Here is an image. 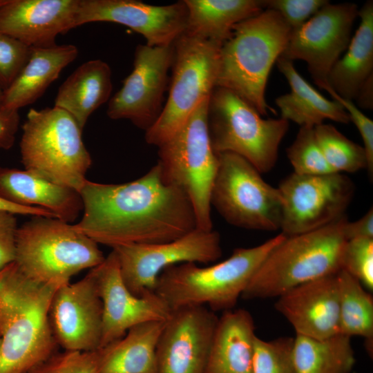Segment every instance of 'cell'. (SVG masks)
<instances>
[{"label": "cell", "mask_w": 373, "mask_h": 373, "mask_svg": "<svg viewBox=\"0 0 373 373\" xmlns=\"http://www.w3.org/2000/svg\"><path fill=\"white\" fill-rule=\"evenodd\" d=\"M79 193L83 216L74 228L112 249L166 242L196 228L189 200L164 180L157 162L144 175L126 183L86 180Z\"/></svg>", "instance_id": "6da1fadb"}, {"label": "cell", "mask_w": 373, "mask_h": 373, "mask_svg": "<svg viewBox=\"0 0 373 373\" xmlns=\"http://www.w3.org/2000/svg\"><path fill=\"white\" fill-rule=\"evenodd\" d=\"M57 289L29 278L15 262L0 270V373H27L54 354L48 311Z\"/></svg>", "instance_id": "7a4b0ae2"}, {"label": "cell", "mask_w": 373, "mask_h": 373, "mask_svg": "<svg viewBox=\"0 0 373 373\" xmlns=\"http://www.w3.org/2000/svg\"><path fill=\"white\" fill-rule=\"evenodd\" d=\"M291 29L274 10L236 24L220 50L216 87L231 90L260 115L275 112L265 99L268 77L284 51Z\"/></svg>", "instance_id": "3957f363"}, {"label": "cell", "mask_w": 373, "mask_h": 373, "mask_svg": "<svg viewBox=\"0 0 373 373\" xmlns=\"http://www.w3.org/2000/svg\"><path fill=\"white\" fill-rule=\"evenodd\" d=\"M286 237L281 233L258 246L236 248L226 260L208 267L193 262L169 267L160 274L154 292L171 310L187 306L233 309L265 259Z\"/></svg>", "instance_id": "277c9868"}, {"label": "cell", "mask_w": 373, "mask_h": 373, "mask_svg": "<svg viewBox=\"0 0 373 373\" xmlns=\"http://www.w3.org/2000/svg\"><path fill=\"white\" fill-rule=\"evenodd\" d=\"M347 220L343 216L320 229L286 237L265 259L241 298H278L300 285L338 273Z\"/></svg>", "instance_id": "5b68a950"}, {"label": "cell", "mask_w": 373, "mask_h": 373, "mask_svg": "<svg viewBox=\"0 0 373 373\" xmlns=\"http://www.w3.org/2000/svg\"><path fill=\"white\" fill-rule=\"evenodd\" d=\"M105 258L97 242L58 218L34 216L18 227L14 262L37 283L58 288Z\"/></svg>", "instance_id": "8992f818"}, {"label": "cell", "mask_w": 373, "mask_h": 373, "mask_svg": "<svg viewBox=\"0 0 373 373\" xmlns=\"http://www.w3.org/2000/svg\"><path fill=\"white\" fill-rule=\"evenodd\" d=\"M22 131L20 153L26 170L79 192L92 159L75 119L55 106L31 108Z\"/></svg>", "instance_id": "52a82bcc"}, {"label": "cell", "mask_w": 373, "mask_h": 373, "mask_svg": "<svg viewBox=\"0 0 373 373\" xmlns=\"http://www.w3.org/2000/svg\"><path fill=\"white\" fill-rule=\"evenodd\" d=\"M209 97L158 146L157 160L164 180L186 195L194 211L196 227L204 230L213 229L211 193L219 164L207 126Z\"/></svg>", "instance_id": "ba28073f"}, {"label": "cell", "mask_w": 373, "mask_h": 373, "mask_svg": "<svg viewBox=\"0 0 373 373\" xmlns=\"http://www.w3.org/2000/svg\"><path fill=\"white\" fill-rule=\"evenodd\" d=\"M207 126L216 153L237 154L263 173L276 163L289 122L281 117L264 119L231 90L216 87L209 100Z\"/></svg>", "instance_id": "9c48e42d"}, {"label": "cell", "mask_w": 373, "mask_h": 373, "mask_svg": "<svg viewBox=\"0 0 373 373\" xmlns=\"http://www.w3.org/2000/svg\"><path fill=\"white\" fill-rule=\"evenodd\" d=\"M221 44L184 32L174 43L169 95L154 124L145 131L149 144L171 137L216 87Z\"/></svg>", "instance_id": "30bf717a"}, {"label": "cell", "mask_w": 373, "mask_h": 373, "mask_svg": "<svg viewBox=\"0 0 373 373\" xmlns=\"http://www.w3.org/2000/svg\"><path fill=\"white\" fill-rule=\"evenodd\" d=\"M218 155L211 205L230 224L250 230L280 229L282 198L247 160L233 153Z\"/></svg>", "instance_id": "8fae6325"}, {"label": "cell", "mask_w": 373, "mask_h": 373, "mask_svg": "<svg viewBox=\"0 0 373 373\" xmlns=\"http://www.w3.org/2000/svg\"><path fill=\"white\" fill-rule=\"evenodd\" d=\"M278 189L282 198L280 229L289 237L320 229L345 216L354 185L341 173L316 175L293 173Z\"/></svg>", "instance_id": "7c38bea8"}, {"label": "cell", "mask_w": 373, "mask_h": 373, "mask_svg": "<svg viewBox=\"0 0 373 373\" xmlns=\"http://www.w3.org/2000/svg\"><path fill=\"white\" fill-rule=\"evenodd\" d=\"M113 250L125 285L137 296L154 291L157 280L166 268L184 262H213L222 254L218 232L197 227L171 241L125 245Z\"/></svg>", "instance_id": "4fadbf2b"}, {"label": "cell", "mask_w": 373, "mask_h": 373, "mask_svg": "<svg viewBox=\"0 0 373 373\" xmlns=\"http://www.w3.org/2000/svg\"><path fill=\"white\" fill-rule=\"evenodd\" d=\"M358 10L354 3L329 2L291 31L280 57L305 61L314 83L327 90L329 74L350 44Z\"/></svg>", "instance_id": "5bb4252c"}, {"label": "cell", "mask_w": 373, "mask_h": 373, "mask_svg": "<svg viewBox=\"0 0 373 373\" xmlns=\"http://www.w3.org/2000/svg\"><path fill=\"white\" fill-rule=\"evenodd\" d=\"M173 54V44L165 46L137 45L133 70L108 101V117L128 119L140 129H149L163 109Z\"/></svg>", "instance_id": "9a60e30c"}, {"label": "cell", "mask_w": 373, "mask_h": 373, "mask_svg": "<svg viewBox=\"0 0 373 373\" xmlns=\"http://www.w3.org/2000/svg\"><path fill=\"white\" fill-rule=\"evenodd\" d=\"M102 303L95 269L81 280L58 287L49 306L50 327L65 351L93 352L100 348Z\"/></svg>", "instance_id": "2e32d148"}, {"label": "cell", "mask_w": 373, "mask_h": 373, "mask_svg": "<svg viewBox=\"0 0 373 373\" xmlns=\"http://www.w3.org/2000/svg\"><path fill=\"white\" fill-rule=\"evenodd\" d=\"M94 269L103 309L100 348L122 338L135 325L166 321L171 316L172 310L154 291L137 296L128 289L113 250Z\"/></svg>", "instance_id": "e0dca14e"}, {"label": "cell", "mask_w": 373, "mask_h": 373, "mask_svg": "<svg viewBox=\"0 0 373 373\" xmlns=\"http://www.w3.org/2000/svg\"><path fill=\"white\" fill-rule=\"evenodd\" d=\"M218 321L205 306L172 310L157 345V373H204Z\"/></svg>", "instance_id": "ac0fdd59"}, {"label": "cell", "mask_w": 373, "mask_h": 373, "mask_svg": "<svg viewBox=\"0 0 373 373\" xmlns=\"http://www.w3.org/2000/svg\"><path fill=\"white\" fill-rule=\"evenodd\" d=\"M113 22L142 35L146 45H172L186 30L187 9L183 1L155 6L138 0H80L77 26Z\"/></svg>", "instance_id": "d6986e66"}, {"label": "cell", "mask_w": 373, "mask_h": 373, "mask_svg": "<svg viewBox=\"0 0 373 373\" xmlns=\"http://www.w3.org/2000/svg\"><path fill=\"white\" fill-rule=\"evenodd\" d=\"M80 0H7L0 6V32L30 48L56 45L77 27Z\"/></svg>", "instance_id": "ffe728a7"}, {"label": "cell", "mask_w": 373, "mask_h": 373, "mask_svg": "<svg viewBox=\"0 0 373 373\" xmlns=\"http://www.w3.org/2000/svg\"><path fill=\"white\" fill-rule=\"evenodd\" d=\"M336 274L300 285L277 298L276 310L291 325L296 334L325 338L339 334Z\"/></svg>", "instance_id": "44dd1931"}, {"label": "cell", "mask_w": 373, "mask_h": 373, "mask_svg": "<svg viewBox=\"0 0 373 373\" xmlns=\"http://www.w3.org/2000/svg\"><path fill=\"white\" fill-rule=\"evenodd\" d=\"M0 198L19 206L46 209L68 223L73 222L84 208L79 192L26 169L0 167Z\"/></svg>", "instance_id": "7402d4cb"}, {"label": "cell", "mask_w": 373, "mask_h": 373, "mask_svg": "<svg viewBox=\"0 0 373 373\" xmlns=\"http://www.w3.org/2000/svg\"><path fill=\"white\" fill-rule=\"evenodd\" d=\"M78 55L72 44L30 48L28 61L9 87L3 90L0 108L19 111L34 103Z\"/></svg>", "instance_id": "603a6c76"}, {"label": "cell", "mask_w": 373, "mask_h": 373, "mask_svg": "<svg viewBox=\"0 0 373 373\" xmlns=\"http://www.w3.org/2000/svg\"><path fill=\"white\" fill-rule=\"evenodd\" d=\"M256 336L254 318L247 310L224 312L218 317L204 373H252Z\"/></svg>", "instance_id": "cb8c5ba5"}, {"label": "cell", "mask_w": 373, "mask_h": 373, "mask_svg": "<svg viewBox=\"0 0 373 373\" xmlns=\"http://www.w3.org/2000/svg\"><path fill=\"white\" fill-rule=\"evenodd\" d=\"M280 72L287 80L290 92L276 99L281 118L300 126H312L325 119L348 124V113L337 101L329 100L313 88L296 70L293 61L279 57L276 61Z\"/></svg>", "instance_id": "d4e9b609"}, {"label": "cell", "mask_w": 373, "mask_h": 373, "mask_svg": "<svg viewBox=\"0 0 373 373\" xmlns=\"http://www.w3.org/2000/svg\"><path fill=\"white\" fill-rule=\"evenodd\" d=\"M112 88L109 65L101 59L89 60L61 84L54 106L69 113L83 130L93 113L109 101Z\"/></svg>", "instance_id": "484cf974"}, {"label": "cell", "mask_w": 373, "mask_h": 373, "mask_svg": "<svg viewBox=\"0 0 373 373\" xmlns=\"http://www.w3.org/2000/svg\"><path fill=\"white\" fill-rule=\"evenodd\" d=\"M358 17L360 24L345 53L335 63L328 77L327 90L352 101L355 99L362 84L373 75L372 0L359 8Z\"/></svg>", "instance_id": "4316f807"}, {"label": "cell", "mask_w": 373, "mask_h": 373, "mask_svg": "<svg viewBox=\"0 0 373 373\" xmlns=\"http://www.w3.org/2000/svg\"><path fill=\"white\" fill-rule=\"evenodd\" d=\"M166 321L130 328L121 338L99 349L101 373H157V345Z\"/></svg>", "instance_id": "83f0119b"}, {"label": "cell", "mask_w": 373, "mask_h": 373, "mask_svg": "<svg viewBox=\"0 0 373 373\" xmlns=\"http://www.w3.org/2000/svg\"><path fill=\"white\" fill-rule=\"evenodd\" d=\"M187 9L185 32L222 44L233 27L265 9V0H184Z\"/></svg>", "instance_id": "f1b7e54d"}, {"label": "cell", "mask_w": 373, "mask_h": 373, "mask_svg": "<svg viewBox=\"0 0 373 373\" xmlns=\"http://www.w3.org/2000/svg\"><path fill=\"white\" fill-rule=\"evenodd\" d=\"M293 356L296 373H350L356 363L351 337L340 333L325 338L296 334Z\"/></svg>", "instance_id": "f546056e"}, {"label": "cell", "mask_w": 373, "mask_h": 373, "mask_svg": "<svg viewBox=\"0 0 373 373\" xmlns=\"http://www.w3.org/2000/svg\"><path fill=\"white\" fill-rule=\"evenodd\" d=\"M339 294V333L365 339L369 355L373 352V298L365 287L346 271L337 274Z\"/></svg>", "instance_id": "4dcf8cb0"}, {"label": "cell", "mask_w": 373, "mask_h": 373, "mask_svg": "<svg viewBox=\"0 0 373 373\" xmlns=\"http://www.w3.org/2000/svg\"><path fill=\"white\" fill-rule=\"evenodd\" d=\"M319 147L330 168L335 173H354L367 169L365 149L350 140L331 124L314 127Z\"/></svg>", "instance_id": "1f68e13d"}, {"label": "cell", "mask_w": 373, "mask_h": 373, "mask_svg": "<svg viewBox=\"0 0 373 373\" xmlns=\"http://www.w3.org/2000/svg\"><path fill=\"white\" fill-rule=\"evenodd\" d=\"M293 348L294 337L282 336L265 341L256 336L252 373H296Z\"/></svg>", "instance_id": "d6a6232c"}, {"label": "cell", "mask_w": 373, "mask_h": 373, "mask_svg": "<svg viewBox=\"0 0 373 373\" xmlns=\"http://www.w3.org/2000/svg\"><path fill=\"white\" fill-rule=\"evenodd\" d=\"M286 152L294 173L296 174L316 175L335 173L319 147L314 127L300 126L296 139Z\"/></svg>", "instance_id": "836d02e7"}, {"label": "cell", "mask_w": 373, "mask_h": 373, "mask_svg": "<svg viewBox=\"0 0 373 373\" xmlns=\"http://www.w3.org/2000/svg\"><path fill=\"white\" fill-rule=\"evenodd\" d=\"M341 269L356 279L368 291L373 290V238L347 240Z\"/></svg>", "instance_id": "e575fe53"}, {"label": "cell", "mask_w": 373, "mask_h": 373, "mask_svg": "<svg viewBox=\"0 0 373 373\" xmlns=\"http://www.w3.org/2000/svg\"><path fill=\"white\" fill-rule=\"evenodd\" d=\"M27 373H101L99 349L53 354Z\"/></svg>", "instance_id": "d590c367"}, {"label": "cell", "mask_w": 373, "mask_h": 373, "mask_svg": "<svg viewBox=\"0 0 373 373\" xmlns=\"http://www.w3.org/2000/svg\"><path fill=\"white\" fill-rule=\"evenodd\" d=\"M30 48L0 32V88L5 90L28 60Z\"/></svg>", "instance_id": "8d00e7d4"}, {"label": "cell", "mask_w": 373, "mask_h": 373, "mask_svg": "<svg viewBox=\"0 0 373 373\" xmlns=\"http://www.w3.org/2000/svg\"><path fill=\"white\" fill-rule=\"evenodd\" d=\"M265 9L278 12L291 30L300 28L321 8L327 0H265Z\"/></svg>", "instance_id": "74e56055"}, {"label": "cell", "mask_w": 373, "mask_h": 373, "mask_svg": "<svg viewBox=\"0 0 373 373\" xmlns=\"http://www.w3.org/2000/svg\"><path fill=\"white\" fill-rule=\"evenodd\" d=\"M327 92L332 99L338 102L348 113L350 122L352 121L359 131L363 142L369 175L373 173V121L367 117L359 108L354 104L353 101L344 99L338 96L333 90L329 89Z\"/></svg>", "instance_id": "f35d334b"}, {"label": "cell", "mask_w": 373, "mask_h": 373, "mask_svg": "<svg viewBox=\"0 0 373 373\" xmlns=\"http://www.w3.org/2000/svg\"><path fill=\"white\" fill-rule=\"evenodd\" d=\"M17 229L15 215L0 211V270L15 261Z\"/></svg>", "instance_id": "ab89813d"}, {"label": "cell", "mask_w": 373, "mask_h": 373, "mask_svg": "<svg viewBox=\"0 0 373 373\" xmlns=\"http://www.w3.org/2000/svg\"><path fill=\"white\" fill-rule=\"evenodd\" d=\"M19 121L18 111L0 108V149L8 150L13 146Z\"/></svg>", "instance_id": "60d3db41"}, {"label": "cell", "mask_w": 373, "mask_h": 373, "mask_svg": "<svg viewBox=\"0 0 373 373\" xmlns=\"http://www.w3.org/2000/svg\"><path fill=\"white\" fill-rule=\"evenodd\" d=\"M347 240L355 238H373V209L354 222L347 220L344 229Z\"/></svg>", "instance_id": "b9f144b4"}, {"label": "cell", "mask_w": 373, "mask_h": 373, "mask_svg": "<svg viewBox=\"0 0 373 373\" xmlns=\"http://www.w3.org/2000/svg\"><path fill=\"white\" fill-rule=\"evenodd\" d=\"M0 211L10 212L15 215H30L55 218L50 211L36 207H22L12 204L0 198Z\"/></svg>", "instance_id": "7bdbcfd3"}, {"label": "cell", "mask_w": 373, "mask_h": 373, "mask_svg": "<svg viewBox=\"0 0 373 373\" xmlns=\"http://www.w3.org/2000/svg\"><path fill=\"white\" fill-rule=\"evenodd\" d=\"M354 100L356 101L358 108L366 110L373 108V75L360 87Z\"/></svg>", "instance_id": "ee69618b"}, {"label": "cell", "mask_w": 373, "mask_h": 373, "mask_svg": "<svg viewBox=\"0 0 373 373\" xmlns=\"http://www.w3.org/2000/svg\"><path fill=\"white\" fill-rule=\"evenodd\" d=\"M3 90L0 88V105L3 98Z\"/></svg>", "instance_id": "f6af8a7d"}, {"label": "cell", "mask_w": 373, "mask_h": 373, "mask_svg": "<svg viewBox=\"0 0 373 373\" xmlns=\"http://www.w3.org/2000/svg\"><path fill=\"white\" fill-rule=\"evenodd\" d=\"M6 1L7 0H0V6L3 5L6 2Z\"/></svg>", "instance_id": "bcb514c9"}, {"label": "cell", "mask_w": 373, "mask_h": 373, "mask_svg": "<svg viewBox=\"0 0 373 373\" xmlns=\"http://www.w3.org/2000/svg\"><path fill=\"white\" fill-rule=\"evenodd\" d=\"M0 344H1V338H0Z\"/></svg>", "instance_id": "7dc6e473"}]
</instances>
